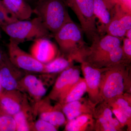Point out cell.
<instances>
[{"mask_svg": "<svg viewBox=\"0 0 131 131\" xmlns=\"http://www.w3.org/2000/svg\"><path fill=\"white\" fill-rule=\"evenodd\" d=\"M115 5L124 12L131 14V0H118Z\"/></svg>", "mask_w": 131, "mask_h": 131, "instance_id": "1f68e13d", "label": "cell"}, {"mask_svg": "<svg viewBox=\"0 0 131 131\" xmlns=\"http://www.w3.org/2000/svg\"><path fill=\"white\" fill-rule=\"evenodd\" d=\"M18 20L14 15L5 7L2 3L0 8V27L12 24Z\"/></svg>", "mask_w": 131, "mask_h": 131, "instance_id": "4316f807", "label": "cell"}, {"mask_svg": "<svg viewBox=\"0 0 131 131\" xmlns=\"http://www.w3.org/2000/svg\"><path fill=\"white\" fill-rule=\"evenodd\" d=\"M91 114H83L68 121L66 125L65 131H81L86 130L92 125L93 119Z\"/></svg>", "mask_w": 131, "mask_h": 131, "instance_id": "ffe728a7", "label": "cell"}, {"mask_svg": "<svg viewBox=\"0 0 131 131\" xmlns=\"http://www.w3.org/2000/svg\"><path fill=\"white\" fill-rule=\"evenodd\" d=\"M21 70L14 65L8 57L0 65V84L4 90H18L19 82L25 75Z\"/></svg>", "mask_w": 131, "mask_h": 131, "instance_id": "7c38bea8", "label": "cell"}, {"mask_svg": "<svg viewBox=\"0 0 131 131\" xmlns=\"http://www.w3.org/2000/svg\"><path fill=\"white\" fill-rule=\"evenodd\" d=\"M94 13L98 19V31L101 36L105 34L111 19L112 15L103 0H94Z\"/></svg>", "mask_w": 131, "mask_h": 131, "instance_id": "2e32d148", "label": "cell"}, {"mask_svg": "<svg viewBox=\"0 0 131 131\" xmlns=\"http://www.w3.org/2000/svg\"><path fill=\"white\" fill-rule=\"evenodd\" d=\"M127 30L121 24L119 19L113 15L112 16L110 23L107 29V34L115 37L123 38Z\"/></svg>", "mask_w": 131, "mask_h": 131, "instance_id": "cb8c5ba5", "label": "cell"}, {"mask_svg": "<svg viewBox=\"0 0 131 131\" xmlns=\"http://www.w3.org/2000/svg\"><path fill=\"white\" fill-rule=\"evenodd\" d=\"M16 124V131H32L34 115L32 107L28 106L13 115Z\"/></svg>", "mask_w": 131, "mask_h": 131, "instance_id": "ac0fdd59", "label": "cell"}, {"mask_svg": "<svg viewBox=\"0 0 131 131\" xmlns=\"http://www.w3.org/2000/svg\"><path fill=\"white\" fill-rule=\"evenodd\" d=\"M87 91V85L84 78H80L78 81L70 90L60 105L78 100Z\"/></svg>", "mask_w": 131, "mask_h": 131, "instance_id": "44dd1931", "label": "cell"}, {"mask_svg": "<svg viewBox=\"0 0 131 131\" xmlns=\"http://www.w3.org/2000/svg\"><path fill=\"white\" fill-rule=\"evenodd\" d=\"M109 105L111 107L113 114L115 115L116 118L118 121L121 126L123 127L127 125L129 127H130V125H131V120L127 118L122 110L114 106Z\"/></svg>", "mask_w": 131, "mask_h": 131, "instance_id": "f546056e", "label": "cell"}, {"mask_svg": "<svg viewBox=\"0 0 131 131\" xmlns=\"http://www.w3.org/2000/svg\"><path fill=\"white\" fill-rule=\"evenodd\" d=\"M29 4V3H33L36 5L38 2H39L41 0H26Z\"/></svg>", "mask_w": 131, "mask_h": 131, "instance_id": "d590c367", "label": "cell"}, {"mask_svg": "<svg viewBox=\"0 0 131 131\" xmlns=\"http://www.w3.org/2000/svg\"><path fill=\"white\" fill-rule=\"evenodd\" d=\"M1 27L9 39L19 45L40 38L50 39L53 36L38 16L31 20H18Z\"/></svg>", "mask_w": 131, "mask_h": 131, "instance_id": "3957f363", "label": "cell"}, {"mask_svg": "<svg viewBox=\"0 0 131 131\" xmlns=\"http://www.w3.org/2000/svg\"><path fill=\"white\" fill-rule=\"evenodd\" d=\"M71 61L63 57H57L50 62L45 64L43 73L52 74L63 71L70 66Z\"/></svg>", "mask_w": 131, "mask_h": 131, "instance_id": "603a6c76", "label": "cell"}, {"mask_svg": "<svg viewBox=\"0 0 131 131\" xmlns=\"http://www.w3.org/2000/svg\"><path fill=\"white\" fill-rule=\"evenodd\" d=\"M7 57L5 54H3L0 49V65L4 62Z\"/></svg>", "mask_w": 131, "mask_h": 131, "instance_id": "836d02e7", "label": "cell"}, {"mask_svg": "<svg viewBox=\"0 0 131 131\" xmlns=\"http://www.w3.org/2000/svg\"><path fill=\"white\" fill-rule=\"evenodd\" d=\"M125 63L106 68L102 74L100 95L101 100L108 102L124 94L126 87Z\"/></svg>", "mask_w": 131, "mask_h": 131, "instance_id": "277c9868", "label": "cell"}, {"mask_svg": "<svg viewBox=\"0 0 131 131\" xmlns=\"http://www.w3.org/2000/svg\"><path fill=\"white\" fill-rule=\"evenodd\" d=\"M8 49L9 60L16 68L29 72L44 73L45 64L24 51L19 44L9 39Z\"/></svg>", "mask_w": 131, "mask_h": 131, "instance_id": "52a82bcc", "label": "cell"}, {"mask_svg": "<svg viewBox=\"0 0 131 131\" xmlns=\"http://www.w3.org/2000/svg\"><path fill=\"white\" fill-rule=\"evenodd\" d=\"M58 128L44 120L39 118L34 122L32 130L33 131H57Z\"/></svg>", "mask_w": 131, "mask_h": 131, "instance_id": "83f0119b", "label": "cell"}, {"mask_svg": "<svg viewBox=\"0 0 131 131\" xmlns=\"http://www.w3.org/2000/svg\"><path fill=\"white\" fill-rule=\"evenodd\" d=\"M123 45L122 46L123 52L126 60H131V40L127 38H123Z\"/></svg>", "mask_w": 131, "mask_h": 131, "instance_id": "4dcf8cb0", "label": "cell"}, {"mask_svg": "<svg viewBox=\"0 0 131 131\" xmlns=\"http://www.w3.org/2000/svg\"><path fill=\"white\" fill-rule=\"evenodd\" d=\"M3 5L18 20L30 19L33 9L26 0H2Z\"/></svg>", "mask_w": 131, "mask_h": 131, "instance_id": "9a60e30c", "label": "cell"}, {"mask_svg": "<svg viewBox=\"0 0 131 131\" xmlns=\"http://www.w3.org/2000/svg\"><path fill=\"white\" fill-rule=\"evenodd\" d=\"M49 39L40 38L34 40L30 49L31 55L43 64L50 62L57 55L56 46Z\"/></svg>", "mask_w": 131, "mask_h": 131, "instance_id": "4fadbf2b", "label": "cell"}, {"mask_svg": "<svg viewBox=\"0 0 131 131\" xmlns=\"http://www.w3.org/2000/svg\"><path fill=\"white\" fill-rule=\"evenodd\" d=\"M13 117L6 113L0 115V131H16Z\"/></svg>", "mask_w": 131, "mask_h": 131, "instance_id": "484cf974", "label": "cell"}, {"mask_svg": "<svg viewBox=\"0 0 131 131\" xmlns=\"http://www.w3.org/2000/svg\"><path fill=\"white\" fill-rule=\"evenodd\" d=\"M1 32H0V37H1Z\"/></svg>", "mask_w": 131, "mask_h": 131, "instance_id": "ab89813d", "label": "cell"}, {"mask_svg": "<svg viewBox=\"0 0 131 131\" xmlns=\"http://www.w3.org/2000/svg\"><path fill=\"white\" fill-rule=\"evenodd\" d=\"M126 60L122 46H120L109 52L95 67L108 68L119 64L125 63Z\"/></svg>", "mask_w": 131, "mask_h": 131, "instance_id": "d6986e66", "label": "cell"}, {"mask_svg": "<svg viewBox=\"0 0 131 131\" xmlns=\"http://www.w3.org/2000/svg\"><path fill=\"white\" fill-rule=\"evenodd\" d=\"M104 103L97 109L95 107L93 113L94 117L102 118L115 127L118 131L119 130L122 126L118 119L113 117V112L110 106L108 105L109 106H107V103L105 102Z\"/></svg>", "mask_w": 131, "mask_h": 131, "instance_id": "7402d4cb", "label": "cell"}, {"mask_svg": "<svg viewBox=\"0 0 131 131\" xmlns=\"http://www.w3.org/2000/svg\"><path fill=\"white\" fill-rule=\"evenodd\" d=\"M83 31L73 21L64 25L53 35L61 51L71 61H83L88 46Z\"/></svg>", "mask_w": 131, "mask_h": 131, "instance_id": "6da1fadb", "label": "cell"}, {"mask_svg": "<svg viewBox=\"0 0 131 131\" xmlns=\"http://www.w3.org/2000/svg\"><path fill=\"white\" fill-rule=\"evenodd\" d=\"M65 0H41L33 9L46 27L54 35L66 24L72 21Z\"/></svg>", "mask_w": 131, "mask_h": 131, "instance_id": "7a4b0ae2", "label": "cell"}, {"mask_svg": "<svg viewBox=\"0 0 131 131\" xmlns=\"http://www.w3.org/2000/svg\"><path fill=\"white\" fill-rule=\"evenodd\" d=\"M109 10H111L116 5L118 0H103Z\"/></svg>", "mask_w": 131, "mask_h": 131, "instance_id": "d6a6232c", "label": "cell"}, {"mask_svg": "<svg viewBox=\"0 0 131 131\" xmlns=\"http://www.w3.org/2000/svg\"><path fill=\"white\" fill-rule=\"evenodd\" d=\"M48 97L42 99L32 107L34 116L38 115L39 118L47 121L58 128L66 122L65 115L61 105L52 106Z\"/></svg>", "mask_w": 131, "mask_h": 131, "instance_id": "ba28073f", "label": "cell"}, {"mask_svg": "<svg viewBox=\"0 0 131 131\" xmlns=\"http://www.w3.org/2000/svg\"><path fill=\"white\" fill-rule=\"evenodd\" d=\"M41 76L26 74L19 82L18 90L26 94L28 100L34 103V105L42 100L47 91Z\"/></svg>", "mask_w": 131, "mask_h": 131, "instance_id": "9c48e42d", "label": "cell"}, {"mask_svg": "<svg viewBox=\"0 0 131 131\" xmlns=\"http://www.w3.org/2000/svg\"><path fill=\"white\" fill-rule=\"evenodd\" d=\"M28 101L26 95L18 90H4L0 94V107L12 116L30 105Z\"/></svg>", "mask_w": 131, "mask_h": 131, "instance_id": "8fae6325", "label": "cell"}, {"mask_svg": "<svg viewBox=\"0 0 131 131\" xmlns=\"http://www.w3.org/2000/svg\"><path fill=\"white\" fill-rule=\"evenodd\" d=\"M96 104L81 98L78 100L61 105L62 111L68 121L83 114H93Z\"/></svg>", "mask_w": 131, "mask_h": 131, "instance_id": "5bb4252c", "label": "cell"}, {"mask_svg": "<svg viewBox=\"0 0 131 131\" xmlns=\"http://www.w3.org/2000/svg\"><path fill=\"white\" fill-rule=\"evenodd\" d=\"M80 78V70L77 68H74L69 81L68 82L63 93L61 96V99L59 101V104L62 103L64 99L65 98L66 96L68 94L70 90L78 81Z\"/></svg>", "mask_w": 131, "mask_h": 131, "instance_id": "f1b7e54d", "label": "cell"}, {"mask_svg": "<svg viewBox=\"0 0 131 131\" xmlns=\"http://www.w3.org/2000/svg\"><path fill=\"white\" fill-rule=\"evenodd\" d=\"M123 39L107 34L99 36L93 40L91 46L87 48L83 61L96 66L109 52L121 46Z\"/></svg>", "mask_w": 131, "mask_h": 131, "instance_id": "8992f818", "label": "cell"}, {"mask_svg": "<svg viewBox=\"0 0 131 131\" xmlns=\"http://www.w3.org/2000/svg\"><path fill=\"white\" fill-rule=\"evenodd\" d=\"M125 36L126 37V38L131 40V29L127 30Z\"/></svg>", "mask_w": 131, "mask_h": 131, "instance_id": "e575fe53", "label": "cell"}, {"mask_svg": "<svg viewBox=\"0 0 131 131\" xmlns=\"http://www.w3.org/2000/svg\"><path fill=\"white\" fill-rule=\"evenodd\" d=\"M110 105L114 106L119 108L131 120V107L130 98L124 94L117 96L107 102Z\"/></svg>", "mask_w": 131, "mask_h": 131, "instance_id": "d4e9b609", "label": "cell"}, {"mask_svg": "<svg viewBox=\"0 0 131 131\" xmlns=\"http://www.w3.org/2000/svg\"><path fill=\"white\" fill-rule=\"evenodd\" d=\"M4 91V90L3 89L1 85L0 84V94L2 93L3 91Z\"/></svg>", "mask_w": 131, "mask_h": 131, "instance_id": "8d00e7d4", "label": "cell"}, {"mask_svg": "<svg viewBox=\"0 0 131 131\" xmlns=\"http://www.w3.org/2000/svg\"><path fill=\"white\" fill-rule=\"evenodd\" d=\"M74 68L70 66L63 71L47 96L50 100L59 101Z\"/></svg>", "mask_w": 131, "mask_h": 131, "instance_id": "e0dca14e", "label": "cell"}, {"mask_svg": "<svg viewBox=\"0 0 131 131\" xmlns=\"http://www.w3.org/2000/svg\"><path fill=\"white\" fill-rule=\"evenodd\" d=\"M3 113H5V112H4V111L2 110V109L1 108V107H0V115L3 114Z\"/></svg>", "mask_w": 131, "mask_h": 131, "instance_id": "74e56055", "label": "cell"}, {"mask_svg": "<svg viewBox=\"0 0 131 131\" xmlns=\"http://www.w3.org/2000/svg\"><path fill=\"white\" fill-rule=\"evenodd\" d=\"M81 68L89 100L94 103H98L101 100L100 90L102 73L105 68H96L85 61L82 62Z\"/></svg>", "mask_w": 131, "mask_h": 131, "instance_id": "30bf717a", "label": "cell"}, {"mask_svg": "<svg viewBox=\"0 0 131 131\" xmlns=\"http://www.w3.org/2000/svg\"><path fill=\"white\" fill-rule=\"evenodd\" d=\"M2 0H0V8L1 7L2 5Z\"/></svg>", "mask_w": 131, "mask_h": 131, "instance_id": "f35d334b", "label": "cell"}, {"mask_svg": "<svg viewBox=\"0 0 131 131\" xmlns=\"http://www.w3.org/2000/svg\"><path fill=\"white\" fill-rule=\"evenodd\" d=\"M79 20L81 27L89 40L91 42L100 36L94 13V0H65Z\"/></svg>", "mask_w": 131, "mask_h": 131, "instance_id": "5b68a950", "label": "cell"}]
</instances>
